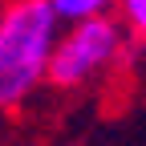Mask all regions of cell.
I'll return each instance as SVG.
<instances>
[{
    "mask_svg": "<svg viewBox=\"0 0 146 146\" xmlns=\"http://www.w3.org/2000/svg\"><path fill=\"white\" fill-rule=\"evenodd\" d=\"M57 33L49 0H8L0 12V110H16L45 81Z\"/></svg>",
    "mask_w": 146,
    "mask_h": 146,
    "instance_id": "1",
    "label": "cell"
},
{
    "mask_svg": "<svg viewBox=\"0 0 146 146\" xmlns=\"http://www.w3.org/2000/svg\"><path fill=\"white\" fill-rule=\"evenodd\" d=\"M118 49H122V25L114 16L98 12V16H85V21H73L69 33H57L45 81L73 89L89 77H98L102 69H110L118 61Z\"/></svg>",
    "mask_w": 146,
    "mask_h": 146,
    "instance_id": "2",
    "label": "cell"
},
{
    "mask_svg": "<svg viewBox=\"0 0 146 146\" xmlns=\"http://www.w3.org/2000/svg\"><path fill=\"white\" fill-rule=\"evenodd\" d=\"M106 4H110V0H49V8H53V16H57L61 25L98 16V12H106Z\"/></svg>",
    "mask_w": 146,
    "mask_h": 146,
    "instance_id": "3",
    "label": "cell"
},
{
    "mask_svg": "<svg viewBox=\"0 0 146 146\" xmlns=\"http://www.w3.org/2000/svg\"><path fill=\"white\" fill-rule=\"evenodd\" d=\"M118 12H122V25L138 41H146V0H118Z\"/></svg>",
    "mask_w": 146,
    "mask_h": 146,
    "instance_id": "4",
    "label": "cell"
}]
</instances>
